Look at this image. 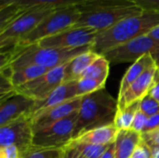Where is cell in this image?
Returning a JSON list of instances; mask_svg holds the SVG:
<instances>
[{
  "mask_svg": "<svg viewBox=\"0 0 159 158\" xmlns=\"http://www.w3.org/2000/svg\"></svg>",
  "mask_w": 159,
  "mask_h": 158,
  "instance_id": "40",
  "label": "cell"
},
{
  "mask_svg": "<svg viewBox=\"0 0 159 158\" xmlns=\"http://www.w3.org/2000/svg\"><path fill=\"white\" fill-rule=\"evenodd\" d=\"M157 129H159V114H157V115H155L153 116L148 117L147 122L145 124V127L143 129V133L150 132V131L156 130Z\"/></svg>",
  "mask_w": 159,
  "mask_h": 158,
  "instance_id": "33",
  "label": "cell"
},
{
  "mask_svg": "<svg viewBox=\"0 0 159 158\" xmlns=\"http://www.w3.org/2000/svg\"><path fill=\"white\" fill-rule=\"evenodd\" d=\"M21 158H63V148L31 147Z\"/></svg>",
  "mask_w": 159,
  "mask_h": 158,
  "instance_id": "25",
  "label": "cell"
},
{
  "mask_svg": "<svg viewBox=\"0 0 159 158\" xmlns=\"http://www.w3.org/2000/svg\"><path fill=\"white\" fill-rule=\"evenodd\" d=\"M143 11H159V0H129Z\"/></svg>",
  "mask_w": 159,
  "mask_h": 158,
  "instance_id": "29",
  "label": "cell"
},
{
  "mask_svg": "<svg viewBox=\"0 0 159 158\" xmlns=\"http://www.w3.org/2000/svg\"><path fill=\"white\" fill-rule=\"evenodd\" d=\"M33 137L32 118L23 116L0 128V147L15 145L22 156L33 146Z\"/></svg>",
  "mask_w": 159,
  "mask_h": 158,
  "instance_id": "11",
  "label": "cell"
},
{
  "mask_svg": "<svg viewBox=\"0 0 159 158\" xmlns=\"http://www.w3.org/2000/svg\"><path fill=\"white\" fill-rule=\"evenodd\" d=\"M141 142V133L132 129L119 130L115 142L116 158H131L136 147Z\"/></svg>",
  "mask_w": 159,
  "mask_h": 158,
  "instance_id": "19",
  "label": "cell"
},
{
  "mask_svg": "<svg viewBox=\"0 0 159 158\" xmlns=\"http://www.w3.org/2000/svg\"><path fill=\"white\" fill-rule=\"evenodd\" d=\"M90 49L91 46L77 48L42 47L37 44L30 45L27 47L15 46L10 49H7L10 54V59L7 66L9 67L12 71L30 65L42 66L51 70L56 67L67 64L77 55Z\"/></svg>",
  "mask_w": 159,
  "mask_h": 158,
  "instance_id": "3",
  "label": "cell"
},
{
  "mask_svg": "<svg viewBox=\"0 0 159 158\" xmlns=\"http://www.w3.org/2000/svg\"><path fill=\"white\" fill-rule=\"evenodd\" d=\"M78 111L48 127L34 130L33 147L64 148L73 139Z\"/></svg>",
  "mask_w": 159,
  "mask_h": 158,
  "instance_id": "7",
  "label": "cell"
},
{
  "mask_svg": "<svg viewBox=\"0 0 159 158\" xmlns=\"http://www.w3.org/2000/svg\"><path fill=\"white\" fill-rule=\"evenodd\" d=\"M65 66L66 64L51 69L34 80L15 88L16 93L24 95L34 101L46 99L55 88L64 82Z\"/></svg>",
  "mask_w": 159,
  "mask_h": 158,
  "instance_id": "10",
  "label": "cell"
},
{
  "mask_svg": "<svg viewBox=\"0 0 159 158\" xmlns=\"http://www.w3.org/2000/svg\"><path fill=\"white\" fill-rule=\"evenodd\" d=\"M139 109L147 117H150L157 114H159V102L148 94L141 101Z\"/></svg>",
  "mask_w": 159,
  "mask_h": 158,
  "instance_id": "27",
  "label": "cell"
},
{
  "mask_svg": "<svg viewBox=\"0 0 159 158\" xmlns=\"http://www.w3.org/2000/svg\"><path fill=\"white\" fill-rule=\"evenodd\" d=\"M48 71H49V70L45 67H42V66L30 65V66L22 67V68L12 71V73L9 76V80L14 88H18L20 86L29 83V82L34 80L35 78L43 75Z\"/></svg>",
  "mask_w": 159,
  "mask_h": 158,
  "instance_id": "21",
  "label": "cell"
},
{
  "mask_svg": "<svg viewBox=\"0 0 159 158\" xmlns=\"http://www.w3.org/2000/svg\"><path fill=\"white\" fill-rule=\"evenodd\" d=\"M110 62L102 55H101L81 75V78H89L99 80L102 83H106V79L109 74Z\"/></svg>",
  "mask_w": 159,
  "mask_h": 158,
  "instance_id": "22",
  "label": "cell"
},
{
  "mask_svg": "<svg viewBox=\"0 0 159 158\" xmlns=\"http://www.w3.org/2000/svg\"><path fill=\"white\" fill-rule=\"evenodd\" d=\"M153 99H155L157 102H159V69L157 73V76H156V81L154 86L152 87V88L150 89L149 93H148Z\"/></svg>",
  "mask_w": 159,
  "mask_h": 158,
  "instance_id": "35",
  "label": "cell"
},
{
  "mask_svg": "<svg viewBox=\"0 0 159 158\" xmlns=\"http://www.w3.org/2000/svg\"><path fill=\"white\" fill-rule=\"evenodd\" d=\"M105 83L99 80L81 78L76 81V95L77 97H84L100 89L104 88Z\"/></svg>",
  "mask_w": 159,
  "mask_h": 158,
  "instance_id": "26",
  "label": "cell"
},
{
  "mask_svg": "<svg viewBox=\"0 0 159 158\" xmlns=\"http://www.w3.org/2000/svg\"><path fill=\"white\" fill-rule=\"evenodd\" d=\"M34 101L19 93L12 95L0 105V128L23 116H30Z\"/></svg>",
  "mask_w": 159,
  "mask_h": 158,
  "instance_id": "13",
  "label": "cell"
},
{
  "mask_svg": "<svg viewBox=\"0 0 159 158\" xmlns=\"http://www.w3.org/2000/svg\"><path fill=\"white\" fill-rule=\"evenodd\" d=\"M132 158H153V151L149 144H147L144 141H143L136 147Z\"/></svg>",
  "mask_w": 159,
  "mask_h": 158,
  "instance_id": "28",
  "label": "cell"
},
{
  "mask_svg": "<svg viewBox=\"0 0 159 158\" xmlns=\"http://www.w3.org/2000/svg\"><path fill=\"white\" fill-rule=\"evenodd\" d=\"M75 98H77L76 81L63 82L57 88H55L46 99L41 101H34L31 112V118L34 119L47 110Z\"/></svg>",
  "mask_w": 159,
  "mask_h": 158,
  "instance_id": "14",
  "label": "cell"
},
{
  "mask_svg": "<svg viewBox=\"0 0 159 158\" xmlns=\"http://www.w3.org/2000/svg\"><path fill=\"white\" fill-rule=\"evenodd\" d=\"M158 67H159V65H158Z\"/></svg>",
  "mask_w": 159,
  "mask_h": 158,
  "instance_id": "39",
  "label": "cell"
},
{
  "mask_svg": "<svg viewBox=\"0 0 159 158\" xmlns=\"http://www.w3.org/2000/svg\"><path fill=\"white\" fill-rule=\"evenodd\" d=\"M141 101H137L129 106H127L122 111H117L114 124L118 129V130H129L134 120V117L140 108Z\"/></svg>",
  "mask_w": 159,
  "mask_h": 158,
  "instance_id": "23",
  "label": "cell"
},
{
  "mask_svg": "<svg viewBox=\"0 0 159 158\" xmlns=\"http://www.w3.org/2000/svg\"><path fill=\"white\" fill-rule=\"evenodd\" d=\"M117 112V101L105 88L84 96L78 110L74 139L84 132L114 124Z\"/></svg>",
  "mask_w": 159,
  "mask_h": 158,
  "instance_id": "4",
  "label": "cell"
},
{
  "mask_svg": "<svg viewBox=\"0 0 159 158\" xmlns=\"http://www.w3.org/2000/svg\"><path fill=\"white\" fill-rule=\"evenodd\" d=\"M101 158H116V145L115 142L111 143L107 150L104 152V154L102 156Z\"/></svg>",
  "mask_w": 159,
  "mask_h": 158,
  "instance_id": "36",
  "label": "cell"
},
{
  "mask_svg": "<svg viewBox=\"0 0 159 158\" xmlns=\"http://www.w3.org/2000/svg\"><path fill=\"white\" fill-rule=\"evenodd\" d=\"M63 158H86L75 146L68 143L63 148Z\"/></svg>",
  "mask_w": 159,
  "mask_h": 158,
  "instance_id": "34",
  "label": "cell"
},
{
  "mask_svg": "<svg viewBox=\"0 0 159 158\" xmlns=\"http://www.w3.org/2000/svg\"><path fill=\"white\" fill-rule=\"evenodd\" d=\"M69 143L75 146L86 158H101L109 146V145H96V144H90L85 142H78L75 141H71Z\"/></svg>",
  "mask_w": 159,
  "mask_h": 158,
  "instance_id": "24",
  "label": "cell"
},
{
  "mask_svg": "<svg viewBox=\"0 0 159 158\" xmlns=\"http://www.w3.org/2000/svg\"><path fill=\"white\" fill-rule=\"evenodd\" d=\"M81 16L75 26L89 27L99 33L143 10L129 0H90L78 6Z\"/></svg>",
  "mask_w": 159,
  "mask_h": 158,
  "instance_id": "2",
  "label": "cell"
},
{
  "mask_svg": "<svg viewBox=\"0 0 159 158\" xmlns=\"http://www.w3.org/2000/svg\"><path fill=\"white\" fill-rule=\"evenodd\" d=\"M142 139L151 147H159V129L150 132L143 133Z\"/></svg>",
  "mask_w": 159,
  "mask_h": 158,
  "instance_id": "32",
  "label": "cell"
},
{
  "mask_svg": "<svg viewBox=\"0 0 159 158\" xmlns=\"http://www.w3.org/2000/svg\"><path fill=\"white\" fill-rule=\"evenodd\" d=\"M159 25V11H143L126 18L113 27L98 34L91 49L102 55L106 51L140 36L148 34Z\"/></svg>",
  "mask_w": 159,
  "mask_h": 158,
  "instance_id": "1",
  "label": "cell"
},
{
  "mask_svg": "<svg viewBox=\"0 0 159 158\" xmlns=\"http://www.w3.org/2000/svg\"><path fill=\"white\" fill-rule=\"evenodd\" d=\"M158 69V64H155L136 79V81L126 91L124 96L117 100V111L124 110L129 104L137 101H142L148 95L150 89L155 84Z\"/></svg>",
  "mask_w": 159,
  "mask_h": 158,
  "instance_id": "12",
  "label": "cell"
},
{
  "mask_svg": "<svg viewBox=\"0 0 159 158\" xmlns=\"http://www.w3.org/2000/svg\"><path fill=\"white\" fill-rule=\"evenodd\" d=\"M118 131L115 124H111L88 130L72 141L96 145H110L116 142Z\"/></svg>",
  "mask_w": 159,
  "mask_h": 158,
  "instance_id": "16",
  "label": "cell"
},
{
  "mask_svg": "<svg viewBox=\"0 0 159 158\" xmlns=\"http://www.w3.org/2000/svg\"><path fill=\"white\" fill-rule=\"evenodd\" d=\"M55 8L48 6H33L20 14L11 23L0 31L2 50L12 48L26 34L31 33Z\"/></svg>",
  "mask_w": 159,
  "mask_h": 158,
  "instance_id": "6",
  "label": "cell"
},
{
  "mask_svg": "<svg viewBox=\"0 0 159 158\" xmlns=\"http://www.w3.org/2000/svg\"><path fill=\"white\" fill-rule=\"evenodd\" d=\"M80 16L81 11L77 6L55 8L31 33L23 36L16 46L27 47L36 44L44 38L57 34L68 28L75 26Z\"/></svg>",
  "mask_w": 159,
  "mask_h": 158,
  "instance_id": "5",
  "label": "cell"
},
{
  "mask_svg": "<svg viewBox=\"0 0 159 158\" xmlns=\"http://www.w3.org/2000/svg\"><path fill=\"white\" fill-rule=\"evenodd\" d=\"M101 55L94 52L92 49L81 53L71 60L65 66L64 82L77 81L82 74L100 57Z\"/></svg>",
  "mask_w": 159,
  "mask_h": 158,
  "instance_id": "17",
  "label": "cell"
},
{
  "mask_svg": "<svg viewBox=\"0 0 159 158\" xmlns=\"http://www.w3.org/2000/svg\"><path fill=\"white\" fill-rule=\"evenodd\" d=\"M146 54L153 55L159 65V43L149 34H145L119 45L102 54L110 63L135 62Z\"/></svg>",
  "mask_w": 159,
  "mask_h": 158,
  "instance_id": "8",
  "label": "cell"
},
{
  "mask_svg": "<svg viewBox=\"0 0 159 158\" xmlns=\"http://www.w3.org/2000/svg\"><path fill=\"white\" fill-rule=\"evenodd\" d=\"M0 158H21V154L17 146L7 145L0 147Z\"/></svg>",
  "mask_w": 159,
  "mask_h": 158,
  "instance_id": "31",
  "label": "cell"
},
{
  "mask_svg": "<svg viewBox=\"0 0 159 158\" xmlns=\"http://www.w3.org/2000/svg\"><path fill=\"white\" fill-rule=\"evenodd\" d=\"M155 41L158 42L159 43V25L157 27H156L155 29H153L149 34H148Z\"/></svg>",
  "mask_w": 159,
  "mask_h": 158,
  "instance_id": "37",
  "label": "cell"
},
{
  "mask_svg": "<svg viewBox=\"0 0 159 158\" xmlns=\"http://www.w3.org/2000/svg\"><path fill=\"white\" fill-rule=\"evenodd\" d=\"M83 97H77L52 107L32 119L34 130L48 127L77 112L80 108Z\"/></svg>",
  "mask_w": 159,
  "mask_h": 158,
  "instance_id": "15",
  "label": "cell"
},
{
  "mask_svg": "<svg viewBox=\"0 0 159 158\" xmlns=\"http://www.w3.org/2000/svg\"><path fill=\"white\" fill-rule=\"evenodd\" d=\"M99 32L93 28L73 26L57 34L44 38L36 43L42 47L54 48H77L92 46Z\"/></svg>",
  "mask_w": 159,
  "mask_h": 158,
  "instance_id": "9",
  "label": "cell"
},
{
  "mask_svg": "<svg viewBox=\"0 0 159 158\" xmlns=\"http://www.w3.org/2000/svg\"><path fill=\"white\" fill-rule=\"evenodd\" d=\"M131 158H132V157H131Z\"/></svg>",
  "mask_w": 159,
  "mask_h": 158,
  "instance_id": "41",
  "label": "cell"
},
{
  "mask_svg": "<svg viewBox=\"0 0 159 158\" xmlns=\"http://www.w3.org/2000/svg\"><path fill=\"white\" fill-rule=\"evenodd\" d=\"M90 0H0V7L7 5H15L20 7H33V6H48L54 8L80 6Z\"/></svg>",
  "mask_w": 159,
  "mask_h": 158,
  "instance_id": "20",
  "label": "cell"
},
{
  "mask_svg": "<svg viewBox=\"0 0 159 158\" xmlns=\"http://www.w3.org/2000/svg\"><path fill=\"white\" fill-rule=\"evenodd\" d=\"M147 119H148V117L139 109L134 117V120H133V123L131 126V129L142 134L143 131V129L145 127V124L147 122Z\"/></svg>",
  "mask_w": 159,
  "mask_h": 158,
  "instance_id": "30",
  "label": "cell"
},
{
  "mask_svg": "<svg viewBox=\"0 0 159 158\" xmlns=\"http://www.w3.org/2000/svg\"><path fill=\"white\" fill-rule=\"evenodd\" d=\"M153 151V158H159V147H151Z\"/></svg>",
  "mask_w": 159,
  "mask_h": 158,
  "instance_id": "38",
  "label": "cell"
},
{
  "mask_svg": "<svg viewBox=\"0 0 159 158\" xmlns=\"http://www.w3.org/2000/svg\"><path fill=\"white\" fill-rule=\"evenodd\" d=\"M155 64H157V63L156 60L154 59L153 55L151 54H146L143 56L142 58H140L135 62H133L132 65L127 70V72L125 73L121 80L117 100L121 99L124 96V94L129 89V88L136 81V79L141 74H143L148 68H150L151 66Z\"/></svg>",
  "mask_w": 159,
  "mask_h": 158,
  "instance_id": "18",
  "label": "cell"
}]
</instances>
